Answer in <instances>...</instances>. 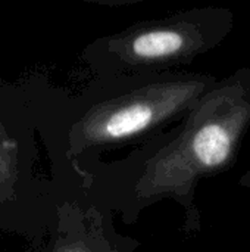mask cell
Here are the masks:
<instances>
[{"label": "cell", "mask_w": 250, "mask_h": 252, "mask_svg": "<svg viewBox=\"0 0 250 252\" xmlns=\"http://www.w3.org/2000/svg\"><path fill=\"white\" fill-rule=\"evenodd\" d=\"M31 83L0 81V232L38 238L50 223L44 182L34 174V133L41 121Z\"/></svg>", "instance_id": "obj_1"}, {"label": "cell", "mask_w": 250, "mask_h": 252, "mask_svg": "<svg viewBox=\"0 0 250 252\" xmlns=\"http://www.w3.org/2000/svg\"><path fill=\"white\" fill-rule=\"evenodd\" d=\"M202 86L197 83L161 84L93 108L69 131L71 146L131 137L187 105Z\"/></svg>", "instance_id": "obj_2"}, {"label": "cell", "mask_w": 250, "mask_h": 252, "mask_svg": "<svg viewBox=\"0 0 250 252\" xmlns=\"http://www.w3.org/2000/svg\"><path fill=\"white\" fill-rule=\"evenodd\" d=\"M233 149V136L225 126L209 123L199 128L192 139V152L199 165L215 168L222 165Z\"/></svg>", "instance_id": "obj_3"}, {"label": "cell", "mask_w": 250, "mask_h": 252, "mask_svg": "<svg viewBox=\"0 0 250 252\" xmlns=\"http://www.w3.org/2000/svg\"><path fill=\"white\" fill-rule=\"evenodd\" d=\"M186 46V32L175 28H155L137 34L130 43V52L139 59L153 61L175 56Z\"/></svg>", "instance_id": "obj_4"}]
</instances>
